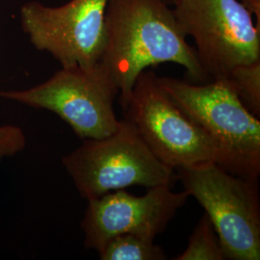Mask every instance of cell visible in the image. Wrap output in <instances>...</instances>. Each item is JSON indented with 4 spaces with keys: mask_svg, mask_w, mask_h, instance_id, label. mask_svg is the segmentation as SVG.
Segmentation results:
<instances>
[{
    "mask_svg": "<svg viewBox=\"0 0 260 260\" xmlns=\"http://www.w3.org/2000/svg\"><path fill=\"white\" fill-rule=\"evenodd\" d=\"M106 43L100 63L119 88L122 109L138 76L149 67L175 63L204 83L209 76L195 48L163 0H110L105 13Z\"/></svg>",
    "mask_w": 260,
    "mask_h": 260,
    "instance_id": "obj_1",
    "label": "cell"
},
{
    "mask_svg": "<svg viewBox=\"0 0 260 260\" xmlns=\"http://www.w3.org/2000/svg\"><path fill=\"white\" fill-rule=\"evenodd\" d=\"M161 88L186 115L223 149L225 171L257 180L260 174V121L242 103L226 79L192 84L158 77Z\"/></svg>",
    "mask_w": 260,
    "mask_h": 260,
    "instance_id": "obj_2",
    "label": "cell"
},
{
    "mask_svg": "<svg viewBox=\"0 0 260 260\" xmlns=\"http://www.w3.org/2000/svg\"><path fill=\"white\" fill-rule=\"evenodd\" d=\"M62 161L79 195L87 201L130 186H172L177 179L176 170L153 154L125 119L106 137L84 140Z\"/></svg>",
    "mask_w": 260,
    "mask_h": 260,
    "instance_id": "obj_3",
    "label": "cell"
},
{
    "mask_svg": "<svg viewBox=\"0 0 260 260\" xmlns=\"http://www.w3.org/2000/svg\"><path fill=\"white\" fill-rule=\"evenodd\" d=\"M176 171L183 190L205 208L226 259L259 260L257 180L235 176L215 162Z\"/></svg>",
    "mask_w": 260,
    "mask_h": 260,
    "instance_id": "obj_4",
    "label": "cell"
},
{
    "mask_svg": "<svg viewBox=\"0 0 260 260\" xmlns=\"http://www.w3.org/2000/svg\"><path fill=\"white\" fill-rule=\"evenodd\" d=\"M122 111L153 154L169 167L215 162L225 170L223 149L177 107L153 72L146 70L138 76Z\"/></svg>",
    "mask_w": 260,
    "mask_h": 260,
    "instance_id": "obj_5",
    "label": "cell"
},
{
    "mask_svg": "<svg viewBox=\"0 0 260 260\" xmlns=\"http://www.w3.org/2000/svg\"><path fill=\"white\" fill-rule=\"evenodd\" d=\"M120 93L101 63L91 69L62 68L44 83L22 91H2L0 98L53 112L81 139H101L118 128L114 101Z\"/></svg>",
    "mask_w": 260,
    "mask_h": 260,
    "instance_id": "obj_6",
    "label": "cell"
},
{
    "mask_svg": "<svg viewBox=\"0 0 260 260\" xmlns=\"http://www.w3.org/2000/svg\"><path fill=\"white\" fill-rule=\"evenodd\" d=\"M174 12L213 80L225 79L234 68L260 61V28L238 0H176Z\"/></svg>",
    "mask_w": 260,
    "mask_h": 260,
    "instance_id": "obj_7",
    "label": "cell"
},
{
    "mask_svg": "<svg viewBox=\"0 0 260 260\" xmlns=\"http://www.w3.org/2000/svg\"><path fill=\"white\" fill-rule=\"evenodd\" d=\"M110 0H71L60 7L30 1L20 22L38 50L47 51L62 68L91 69L102 59L106 43L105 13Z\"/></svg>",
    "mask_w": 260,
    "mask_h": 260,
    "instance_id": "obj_8",
    "label": "cell"
},
{
    "mask_svg": "<svg viewBox=\"0 0 260 260\" xmlns=\"http://www.w3.org/2000/svg\"><path fill=\"white\" fill-rule=\"evenodd\" d=\"M188 198L184 190L174 192L171 186L160 185L149 188L141 197L123 189L90 200L81 222L84 246L99 252L120 234H134L154 241Z\"/></svg>",
    "mask_w": 260,
    "mask_h": 260,
    "instance_id": "obj_9",
    "label": "cell"
},
{
    "mask_svg": "<svg viewBox=\"0 0 260 260\" xmlns=\"http://www.w3.org/2000/svg\"><path fill=\"white\" fill-rule=\"evenodd\" d=\"M102 260H164L166 254L163 249L134 234H120L107 242L99 251Z\"/></svg>",
    "mask_w": 260,
    "mask_h": 260,
    "instance_id": "obj_10",
    "label": "cell"
},
{
    "mask_svg": "<svg viewBox=\"0 0 260 260\" xmlns=\"http://www.w3.org/2000/svg\"><path fill=\"white\" fill-rule=\"evenodd\" d=\"M226 259L222 244L207 214L205 213L189 238V244L182 253L174 260Z\"/></svg>",
    "mask_w": 260,
    "mask_h": 260,
    "instance_id": "obj_11",
    "label": "cell"
},
{
    "mask_svg": "<svg viewBox=\"0 0 260 260\" xmlns=\"http://www.w3.org/2000/svg\"><path fill=\"white\" fill-rule=\"evenodd\" d=\"M242 103L260 117V61L234 68L225 78Z\"/></svg>",
    "mask_w": 260,
    "mask_h": 260,
    "instance_id": "obj_12",
    "label": "cell"
},
{
    "mask_svg": "<svg viewBox=\"0 0 260 260\" xmlns=\"http://www.w3.org/2000/svg\"><path fill=\"white\" fill-rule=\"evenodd\" d=\"M240 2L256 18V26L260 28V0H241Z\"/></svg>",
    "mask_w": 260,
    "mask_h": 260,
    "instance_id": "obj_13",
    "label": "cell"
},
{
    "mask_svg": "<svg viewBox=\"0 0 260 260\" xmlns=\"http://www.w3.org/2000/svg\"><path fill=\"white\" fill-rule=\"evenodd\" d=\"M163 1H165L168 4H174V2H175L176 0H163Z\"/></svg>",
    "mask_w": 260,
    "mask_h": 260,
    "instance_id": "obj_14",
    "label": "cell"
}]
</instances>
